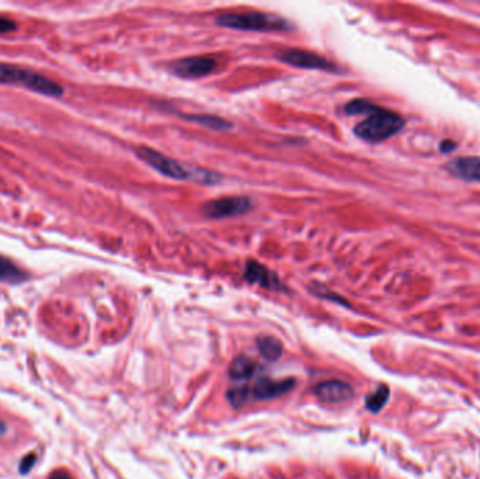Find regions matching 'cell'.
<instances>
[{
	"label": "cell",
	"instance_id": "1",
	"mask_svg": "<svg viewBox=\"0 0 480 479\" xmlns=\"http://www.w3.org/2000/svg\"><path fill=\"white\" fill-rule=\"evenodd\" d=\"M403 127L404 120L399 114L375 104L367 117L356 125L354 133L364 141L381 143L397 133Z\"/></svg>",
	"mask_w": 480,
	"mask_h": 479
},
{
	"label": "cell",
	"instance_id": "2",
	"mask_svg": "<svg viewBox=\"0 0 480 479\" xmlns=\"http://www.w3.org/2000/svg\"><path fill=\"white\" fill-rule=\"evenodd\" d=\"M0 83L22 85L28 90L49 97H60L63 95V88L47 76L26 70V67L3 62H0Z\"/></svg>",
	"mask_w": 480,
	"mask_h": 479
},
{
	"label": "cell",
	"instance_id": "3",
	"mask_svg": "<svg viewBox=\"0 0 480 479\" xmlns=\"http://www.w3.org/2000/svg\"><path fill=\"white\" fill-rule=\"evenodd\" d=\"M215 22L221 27L243 31H284L291 29L288 20L261 12L228 13L217 17Z\"/></svg>",
	"mask_w": 480,
	"mask_h": 479
},
{
	"label": "cell",
	"instance_id": "4",
	"mask_svg": "<svg viewBox=\"0 0 480 479\" xmlns=\"http://www.w3.org/2000/svg\"><path fill=\"white\" fill-rule=\"evenodd\" d=\"M254 209L253 201L246 195L222 197L202 205V214L207 218L222 220L229 217H239L250 213Z\"/></svg>",
	"mask_w": 480,
	"mask_h": 479
},
{
	"label": "cell",
	"instance_id": "5",
	"mask_svg": "<svg viewBox=\"0 0 480 479\" xmlns=\"http://www.w3.org/2000/svg\"><path fill=\"white\" fill-rule=\"evenodd\" d=\"M136 155H138L140 159L144 161L148 166H151L158 173L169 177V179H176V180L191 179L192 180L194 170L187 169L185 166H183L181 163H179L173 158H169L167 155H165L156 149H152L148 147H140L138 149H136Z\"/></svg>",
	"mask_w": 480,
	"mask_h": 479
},
{
	"label": "cell",
	"instance_id": "6",
	"mask_svg": "<svg viewBox=\"0 0 480 479\" xmlns=\"http://www.w3.org/2000/svg\"><path fill=\"white\" fill-rule=\"evenodd\" d=\"M277 58L288 65L301 67V70H315L324 72H338L337 66L322 55L305 49H287L277 55Z\"/></svg>",
	"mask_w": 480,
	"mask_h": 479
},
{
	"label": "cell",
	"instance_id": "7",
	"mask_svg": "<svg viewBox=\"0 0 480 479\" xmlns=\"http://www.w3.org/2000/svg\"><path fill=\"white\" fill-rule=\"evenodd\" d=\"M217 59L213 56L183 58L172 65V72L183 79H199L211 75L217 70Z\"/></svg>",
	"mask_w": 480,
	"mask_h": 479
},
{
	"label": "cell",
	"instance_id": "8",
	"mask_svg": "<svg viewBox=\"0 0 480 479\" xmlns=\"http://www.w3.org/2000/svg\"><path fill=\"white\" fill-rule=\"evenodd\" d=\"M297 381L294 378L285 380H271L261 377L254 382L253 387H249L250 400H270L280 398L294 389Z\"/></svg>",
	"mask_w": 480,
	"mask_h": 479
},
{
	"label": "cell",
	"instance_id": "9",
	"mask_svg": "<svg viewBox=\"0 0 480 479\" xmlns=\"http://www.w3.org/2000/svg\"><path fill=\"white\" fill-rule=\"evenodd\" d=\"M245 279L250 284L260 286L261 289L271 291H284L285 287L280 282L276 273H272L268 267L258 263L257 260H249L245 268Z\"/></svg>",
	"mask_w": 480,
	"mask_h": 479
},
{
	"label": "cell",
	"instance_id": "10",
	"mask_svg": "<svg viewBox=\"0 0 480 479\" xmlns=\"http://www.w3.org/2000/svg\"><path fill=\"white\" fill-rule=\"evenodd\" d=\"M313 393L326 403H342L347 402L354 395V388L341 380H329L315 385Z\"/></svg>",
	"mask_w": 480,
	"mask_h": 479
},
{
	"label": "cell",
	"instance_id": "11",
	"mask_svg": "<svg viewBox=\"0 0 480 479\" xmlns=\"http://www.w3.org/2000/svg\"><path fill=\"white\" fill-rule=\"evenodd\" d=\"M449 170L467 181L480 183V156H463L449 165Z\"/></svg>",
	"mask_w": 480,
	"mask_h": 479
},
{
	"label": "cell",
	"instance_id": "12",
	"mask_svg": "<svg viewBox=\"0 0 480 479\" xmlns=\"http://www.w3.org/2000/svg\"><path fill=\"white\" fill-rule=\"evenodd\" d=\"M258 370L260 367L253 359L247 356H239L231 363L228 368V375L233 381H246L253 378L258 373Z\"/></svg>",
	"mask_w": 480,
	"mask_h": 479
},
{
	"label": "cell",
	"instance_id": "13",
	"mask_svg": "<svg viewBox=\"0 0 480 479\" xmlns=\"http://www.w3.org/2000/svg\"><path fill=\"white\" fill-rule=\"evenodd\" d=\"M256 348L258 353L265 359L267 362H277L281 359L284 348L283 343L274 336L270 334H260L256 339Z\"/></svg>",
	"mask_w": 480,
	"mask_h": 479
},
{
	"label": "cell",
	"instance_id": "14",
	"mask_svg": "<svg viewBox=\"0 0 480 479\" xmlns=\"http://www.w3.org/2000/svg\"><path fill=\"white\" fill-rule=\"evenodd\" d=\"M28 279L27 273H24L20 267H17L10 259L0 256V282L19 284Z\"/></svg>",
	"mask_w": 480,
	"mask_h": 479
},
{
	"label": "cell",
	"instance_id": "15",
	"mask_svg": "<svg viewBox=\"0 0 480 479\" xmlns=\"http://www.w3.org/2000/svg\"><path fill=\"white\" fill-rule=\"evenodd\" d=\"M185 120L194 121L199 125L207 127L210 129H215V131H229L232 129V122L217 117V115H210V114H192V115H183Z\"/></svg>",
	"mask_w": 480,
	"mask_h": 479
},
{
	"label": "cell",
	"instance_id": "16",
	"mask_svg": "<svg viewBox=\"0 0 480 479\" xmlns=\"http://www.w3.org/2000/svg\"><path fill=\"white\" fill-rule=\"evenodd\" d=\"M390 396V389L388 385H379L376 391L370 393L365 399V407L372 414H378L385 407Z\"/></svg>",
	"mask_w": 480,
	"mask_h": 479
},
{
	"label": "cell",
	"instance_id": "17",
	"mask_svg": "<svg viewBox=\"0 0 480 479\" xmlns=\"http://www.w3.org/2000/svg\"><path fill=\"white\" fill-rule=\"evenodd\" d=\"M226 398L231 402V405L235 409H239L242 406H245L247 402H250V392H249V387L243 385V387H238V388H232L226 392Z\"/></svg>",
	"mask_w": 480,
	"mask_h": 479
},
{
	"label": "cell",
	"instance_id": "18",
	"mask_svg": "<svg viewBox=\"0 0 480 479\" xmlns=\"http://www.w3.org/2000/svg\"><path fill=\"white\" fill-rule=\"evenodd\" d=\"M375 104L372 103V102H370V100H365V99H354V100H351L350 103H347L346 104V107H345V111H346V114H349V115H367L371 110H372V107H374Z\"/></svg>",
	"mask_w": 480,
	"mask_h": 479
},
{
	"label": "cell",
	"instance_id": "19",
	"mask_svg": "<svg viewBox=\"0 0 480 479\" xmlns=\"http://www.w3.org/2000/svg\"><path fill=\"white\" fill-rule=\"evenodd\" d=\"M312 291H313V294H316L317 297H320V298H323V300H329V301L337 302V304H340V305L350 307L349 302H347L345 298L340 297V295H337V294H334L333 291H329V290L323 289L322 286H316L315 289H312Z\"/></svg>",
	"mask_w": 480,
	"mask_h": 479
},
{
	"label": "cell",
	"instance_id": "20",
	"mask_svg": "<svg viewBox=\"0 0 480 479\" xmlns=\"http://www.w3.org/2000/svg\"><path fill=\"white\" fill-rule=\"evenodd\" d=\"M35 462H37V455H35V454H28L27 457H24V458L22 460V462H20V468H19L20 473L27 475V473L34 468Z\"/></svg>",
	"mask_w": 480,
	"mask_h": 479
},
{
	"label": "cell",
	"instance_id": "21",
	"mask_svg": "<svg viewBox=\"0 0 480 479\" xmlns=\"http://www.w3.org/2000/svg\"><path fill=\"white\" fill-rule=\"evenodd\" d=\"M17 29L16 23L0 16V34H6V33H12Z\"/></svg>",
	"mask_w": 480,
	"mask_h": 479
},
{
	"label": "cell",
	"instance_id": "22",
	"mask_svg": "<svg viewBox=\"0 0 480 479\" xmlns=\"http://www.w3.org/2000/svg\"><path fill=\"white\" fill-rule=\"evenodd\" d=\"M440 149L442 154H449L456 149V143H454L452 140H444L440 145Z\"/></svg>",
	"mask_w": 480,
	"mask_h": 479
},
{
	"label": "cell",
	"instance_id": "23",
	"mask_svg": "<svg viewBox=\"0 0 480 479\" xmlns=\"http://www.w3.org/2000/svg\"><path fill=\"white\" fill-rule=\"evenodd\" d=\"M48 479H72L71 473L66 472L65 469H58L49 475Z\"/></svg>",
	"mask_w": 480,
	"mask_h": 479
},
{
	"label": "cell",
	"instance_id": "24",
	"mask_svg": "<svg viewBox=\"0 0 480 479\" xmlns=\"http://www.w3.org/2000/svg\"><path fill=\"white\" fill-rule=\"evenodd\" d=\"M6 425H5V422L3 421H0V436H3L5 433H6Z\"/></svg>",
	"mask_w": 480,
	"mask_h": 479
}]
</instances>
